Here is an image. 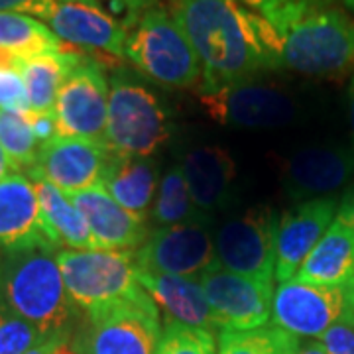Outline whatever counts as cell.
<instances>
[{"instance_id": "cell-12", "label": "cell", "mask_w": 354, "mask_h": 354, "mask_svg": "<svg viewBox=\"0 0 354 354\" xmlns=\"http://www.w3.org/2000/svg\"><path fill=\"white\" fill-rule=\"evenodd\" d=\"M85 354H156L162 337L160 311L150 295L87 315Z\"/></svg>"}, {"instance_id": "cell-36", "label": "cell", "mask_w": 354, "mask_h": 354, "mask_svg": "<svg viewBox=\"0 0 354 354\" xmlns=\"http://www.w3.org/2000/svg\"><path fill=\"white\" fill-rule=\"evenodd\" d=\"M26 118L30 122V128L34 132V136L38 138L39 146L48 144L57 136V124H55V116L53 113H26Z\"/></svg>"}, {"instance_id": "cell-23", "label": "cell", "mask_w": 354, "mask_h": 354, "mask_svg": "<svg viewBox=\"0 0 354 354\" xmlns=\"http://www.w3.org/2000/svg\"><path fill=\"white\" fill-rule=\"evenodd\" d=\"M354 278V230L333 221L323 239L305 258L295 279L317 286H342Z\"/></svg>"}, {"instance_id": "cell-32", "label": "cell", "mask_w": 354, "mask_h": 354, "mask_svg": "<svg viewBox=\"0 0 354 354\" xmlns=\"http://www.w3.org/2000/svg\"><path fill=\"white\" fill-rule=\"evenodd\" d=\"M0 111L20 114L30 113L28 93H26L20 69L0 67Z\"/></svg>"}, {"instance_id": "cell-11", "label": "cell", "mask_w": 354, "mask_h": 354, "mask_svg": "<svg viewBox=\"0 0 354 354\" xmlns=\"http://www.w3.org/2000/svg\"><path fill=\"white\" fill-rule=\"evenodd\" d=\"M197 279L221 330H250L270 323L274 283L234 274L216 260Z\"/></svg>"}, {"instance_id": "cell-14", "label": "cell", "mask_w": 354, "mask_h": 354, "mask_svg": "<svg viewBox=\"0 0 354 354\" xmlns=\"http://www.w3.org/2000/svg\"><path fill=\"white\" fill-rule=\"evenodd\" d=\"M354 179V146L311 144L291 152L281 165V185L291 201L323 199Z\"/></svg>"}, {"instance_id": "cell-15", "label": "cell", "mask_w": 354, "mask_h": 354, "mask_svg": "<svg viewBox=\"0 0 354 354\" xmlns=\"http://www.w3.org/2000/svg\"><path fill=\"white\" fill-rule=\"evenodd\" d=\"M46 24L65 44L124 57L127 26L99 0H57Z\"/></svg>"}, {"instance_id": "cell-39", "label": "cell", "mask_w": 354, "mask_h": 354, "mask_svg": "<svg viewBox=\"0 0 354 354\" xmlns=\"http://www.w3.org/2000/svg\"><path fill=\"white\" fill-rule=\"evenodd\" d=\"M65 337H67V335H53V337L46 339L41 344H38L36 348H32L30 353L26 354H51V351L55 348V344L62 341V339H65Z\"/></svg>"}, {"instance_id": "cell-7", "label": "cell", "mask_w": 354, "mask_h": 354, "mask_svg": "<svg viewBox=\"0 0 354 354\" xmlns=\"http://www.w3.org/2000/svg\"><path fill=\"white\" fill-rule=\"evenodd\" d=\"M339 321L354 323V278L342 286H317L299 279L279 283L274 290V327L299 339H319Z\"/></svg>"}, {"instance_id": "cell-43", "label": "cell", "mask_w": 354, "mask_h": 354, "mask_svg": "<svg viewBox=\"0 0 354 354\" xmlns=\"http://www.w3.org/2000/svg\"><path fill=\"white\" fill-rule=\"evenodd\" d=\"M341 2L346 6V8H348V10H353L354 12V0H341Z\"/></svg>"}, {"instance_id": "cell-27", "label": "cell", "mask_w": 354, "mask_h": 354, "mask_svg": "<svg viewBox=\"0 0 354 354\" xmlns=\"http://www.w3.org/2000/svg\"><path fill=\"white\" fill-rule=\"evenodd\" d=\"M150 218L160 228L209 221V216L203 215L191 199L189 187L185 183L179 164L171 165L160 179Z\"/></svg>"}, {"instance_id": "cell-38", "label": "cell", "mask_w": 354, "mask_h": 354, "mask_svg": "<svg viewBox=\"0 0 354 354\" xmlns=\"http://www.w3.org/2000/svg\"><path fill=\"white\" fill-rule=\"evenodd\" d=\"M14 174H20V171H18V167H16L12 160L6 156V152L0 148V183H2V181H6V179H8L10 176H14Z\"/></svg>"}, {"instance_id": "cell-30", "label": "cell", "mask_w": 354, "mask_h": 354, "mask_svg": "<svg viewBox=\"0 0 354 354\" xmlns=\"http://www.w3.org/2000/svg\"><path fill=\"white\" fill-rule=\"evenodd\" d=\"M156 354H216L215 333L165 321Z\"/></svg>"}, {"instance_id": "cell-24", "label": "cell", "mask_w": 354, "mask_h": 354, "mask_svg": "<svg viewBox=\"0 0 354 354\" xmlns=\"http://www.w3.org/2000/svg\"><path fill=\"white\" fill-rule=\"evenodd\" d=\"M30 179L34 181L41 218L53 244L59 250L62 246H67L69 250H99L85 216L81 215L69 195L41 177L30 176Z\"/></svg>"}, {"instance_id": "cell-20", "label": "cell", "mask_w": 354, "mask_h": 354, "mask_svg": "<svg viewBox=\"0 0 354 354\" xmlns=\"http://www.w3.org/2000/svg\"><path fill=\"white\" fill-rule=\"evenodd\" d=\"M191 199L205 216L225 211L234 201L236 164L221 146H193L179 160Z\"/></svg>"}, {"instance_id": "cell-26", "label": "cell", "mask_w": 354, "mask_h": 354, "mask_svg": "<svg viewBox=\"0 0 354 354\" xmlns=\"http://www.w3.org/2000/svg\"><path fill=\"white\" fill-rule=\"evenodd\" d=\"M62 46L64 41L41 20L24 14L0 12V51L30 59L44 53L64 51Z\"/></svg>"}, {"instance_id": "cell-10", "label": "cell", "mask_w": 354, "mask_h": 354, "mask_svg": "<svg viewBox=\"0 0 354 354\" xmlns=\"http://www.w3.org/2000/svg\"><path fill=\"white\" fill-rule=\"evenodd\" d=\"M109 81L95 59L79 57L59 87L53 116L57 136L83 138L104 146Z\"/></svg>"}, {"instance_id": "cell-34", "label": "cell", "mask_w": 354, "mask_h": 354, "mask_svg": "<svg viewBox=\"0 0 354 354\" xmlns=\"http://www.w3.org/2000/svg\"><path fill=\"white\" fill-rule=\"evenodd\" d=\"M109 12L122 20L124 26L134 22L140 14H144L150 8L162 6V0H99Z\"/></svg>"}, {"instance_id": "cell-8", "label": "cell", "mask_w": 354, "mask_h": 354, "mask_svg": "<svg viewBox=\"0 0 354 354\" xmlns=\"http://www.w3.org/2000/svg\"><path fill=\"white\" fill-rule=\"evenodd\" d=\"M199 102L209 118L241 130L286 127L297 116V102L288 91L254 79L199 91Z\"/></svg>"}, {"instance_id": "cell-22", "label": "cell", "mask_w": 354, "mask_h": 354, "mask_svg": "<svg viewBox=\"0 0 354 354\" xmlns=\"http://www.w3.org/2000/svg\"><path fill=\"white\" fill-rule=\"evenodd\" d=\"M101 185L120 207L148 221L158 183V165L148 158L113 156L104 167Z\"/></svg>"}, {"instance_id": "cell-3", "label": "cell", "mask_w": 354, "mask_h": 354, "mask_svg": "<svg viewBox=\"0 0 354 354\" xmlns=\"http://www.w3.org/2000/svg\"><path fill=\"white\" fill-rule=\"evenodd\" d=\"M0 299L46 337L67 335L75 311L55 252L46 248L0 254Z\"/></svg>"}, {"instance_id": "cell-31", "label": "cell", "mask_w": 354, "mask_h": 354, "mask_svg": "<svg viewBox=\"0 0 354 354\" xmlns=\"http://www.w3.org/2000/svg\"><path fill=\"white\" fill-rule=\"evenodd\" d=\"M50 339L0 299V354H26Z\"/></svg>"}, {"instance_id": "cell-37", "label": "cell", "mask_w": 354, "mask_h": 354, "mask_svg": "<svg viewBox=\"0 0 354 354\" xmlns=\"http://www.w3.org/2000/svg\"><path fill=\"white\" fill-rule=\"evenodd\" d=\"M337 218L354 230V187L342 197V201H339Z\"/></svg>"}, {"instance_id": "cell-13", "label": "cell", "mask_w": 354, "mask_h": 354, "mask_svg": "<svg viewBox=\"0 0 354 354\" xmlns=\"http://www.w3.org/2000/svg\"><path fill=\"white\" fill-rule=\"evenodd\" d=\"M142 272L199 278L215 262V236L207 223L162 227L134 250Z\"/></svg>"}, {"instance_id": "cell-42", "label": "cell", "mask_w": 354, "mask_h": 354, "mask_svg": "<svg viewBox=\"0 0 354 354\" xmlns=\"http://www.w3.org/2000/svg\"><path fill=\"white\" fill-rule=\"evenodd\" d=\"M346 101H348V124H351V134H353L354 140V77L351 79V85H348Z\"/></svg>"}, {"instance_id": "cell-25", "label": "cell", "mask_w": 354, "mask_h": 354, "mask_svg": "<svg viewBox=\"0 0 354 354\" xmlns=\"http://www.w3.org/2000/svg\"><path fill=\"white\" fill-rule=\"evenodd\" d=\"M81 55L67 51L44 53L38 57L22 59L20 75L24 81L32 113H53L55 99L67 73L73 69Z\"/></svg>"}, {"instance_id": "cell-41", "label": "cell", "mask_w": 354, "mask_h": 354, "mask_svg": "<svg viewBox=\"0 0 354 354\" xmlns=\"http://www.w3.org/2000/svg\"><path fill=\"white\" fill-rule=\"evenodd\" d=\"M234 2H239L242 6H246V8H250L254 12L262 14L274 2V0H234Z\"/></svg>"}, {"instance_id": "cell-5", "label": "cell", "mask_w": 354, "mask_h": 354, "mask_svg": "<svg viewBox=\"0 0 354 354\" xmlns=\"http://www.w3.org/2000/svg\"><path fill=\"white\" fill-rule=\"evenodd\" d=\"M124 57L165 87L187 88L203 81L201 62L187 34L164 4L140 14L127 26Z\"/></svg>"}, {"instance_id": "cell-1", "label": "cell", "mask_w": 354, "mask_h": 354, "mask_svg": "<svg viewBox=\"0 0 354 354\" xmlns=\"http://www.w3.org/2000/svg\"><path fill=\"white\" fill-rule=\"evenodd\" d=\"M171 12L201 62L199 91L281 69V36L262 14L234 0H174Z\"/></svg>"}, {"instance_id": "cell-18", "label": "cell", "mask_w": 354, "mask_h": 354, "mask_svg": "<svg viewBox=\"0 0 354 354\" xmlns=\"http://www.w3.org/2000/svg\"><path fill=\"white\" fill-rule=\"evenodd\" d=\"M59 248L50 239L34 181L26 174H14L0 183V250Z\"/></svg>"}, {"instance_id": "cell-16", "label": "cell", "mask_w": 354, "mask_h": 354, "mask_svg": "<svg viewBox=\"0 0 354 354\" xmlns=\"http://www.w3.org/2000/svg\"><path fill=\"white\" fill-rule=\"evenodd\" d=\"M337 211L339 201L335 197H323L299 203L279 216L274 270V279L278 283H286L295 278L305 258L337 218Z\"/></svg>"}, {"instance_id": "cell-6", "label": "cell", "mask_w": 354, "mask_h": 354, "mask_svg": "<svg viewBox=\"0 0 354 354\" xmlns=\"http://www.w3.org/2000/svg\"><path fill=\"white\" fill-rule=\"evenodd\" d=\"M65 290L87 315L148 295L138 281L134 250H69L55 252Z\"/></svg>"}, {"instance_id": "cell-9", "label": "cell", "mask_w": 354, "mask_h": 354, "mask_svg": "<svg viewBox=\"0 0 354 354\" xmlns=\"http://www.w3.org/2000/svg\"><path fill=\"white\" fill-rule=\"evenodd\" d=\"M278 216L270 207H254L228 218L215 232V258L246 278L274 283Z\"/></svg>"}, {"instance_id": "cell-21", "label": "cell", "mask_w": 354, "mask_h": 354, "mask_svg": "<svg viewBox=\"0 0 354 354\" xmlns=\"http://www.w3.org/2000/svg\"><path fill=\"white\" fill-rule=\"evenodd\" d=\"M138 281L152 297L153 304L164 309L167 321H176L209 333L221 330L197 278L165 276L138 270Z\"/></svg>"}, {"instance_id": "cell-2", "label": "cell", "mask_w": 354, "mask_h": 354, "mask_svg": "<svg viewBox=\"0 0 354 354\" xmlns=\"http://www.w3.org/2000/svg\"><path fill=\"white\" fill-rule=\"evenodd\" d=\"M262 16L281 36V69L321 77L354 67V18L341 8L319 0H274Z\"/></svg>"}, {"instance_id": "cell-28", "label": "cell", "mask_w": 354, "mask_h": 354, "mask_svg": "<svg viewBox=\"0 0 354 354\" xmlns=\"http://www.w3.org/2000/svg\"><path fill=\"white\" fill-rule=\"evenodd\" d=\"M301 339L266 325L250 330H221L216 354H295Z\"/></svg>"}, {"instance_id": "cell-4", "label": "cell", "mask_w": 354, "mask_h": 354, "mask_svg": "<svg viewBox=\"0 0 354 354\" xmlns=\"http://www.w3.org/2000/svg\"><path fill=\"white\" fill-rule=\"evenodd\" d=\"M171 124L162 101L136 73L116 69L109 79L104 146L113 156L150 158L165 146Z\"/></svg>"}, {"instance_id": "cell-17", "label": "cell", "mask_w": 354, "mask_h": 354, "mask_svg": "<svg viewBox=\"0 0 354 354\" xmlns=\"http://www.w3.org/2000/svg\"><path fill=\"white\" fill-rule=\"evenodd\" d=\"M106 146L83 138H55L39 148L36 165L26 176H38L64 193H77L99 185L109 164Z\"/></svg>"}, {"instance_id": "cell-35", "label": "cell", "mask_w": 354, "mask_h": 354, "mask_svg": "<svg viewBox=\"0 0 354 354\" xmlns=\"http://www.w3.org/2000/svg\"><path fill=\"white\" fill-rule=\"evenodd\" d=\"M57 0H0V12H14L32 16L36 20H48Z\"/></svg>"}, {"instance_id": "cell-33", "label": "cell", "mask_w": 354, "mask_h": 354, "mask_svg": "<svg viewBox=\"0 0 354 354\" xmlns=\"http://www.w3.org/2000/svg\"><path fill=\"white\" fill-rule=\"evenodd\" d=\"M317 341L327 354H354V323L339 321L325 330Z\"/></svg>"}, {"instance_id": "cell-19", "label": "cell", "mask_w": 354, "mask_h": 354, "mask_svg": "<svg viewBox=\"0 0 354 354\" xmlns=\"http://www.w3.org/2000/svg\"><path fill=\"white\" fill-rule=\"evenodd\" d=\"M67 195L85 216L99 250H134L148 241V221L120 207L101 183Z\"/></svg>"}, {"instance_id": "cell-40", "label": "cell", "mask_w": 354, "mask_h": 354, "mask_svg": "<svg viewBox=\"0 0 354 354\" xmlns=\"http://www.w3.org/2000/svg\"><path fill=\"white\" fill-rule=\"evenodd\" d=\"M295 354H327L325 348L321 346V342L315 339H309V341H301L299 348L295 351Z\"/></svg>"}, {"instance_id": "cell-29", "label": "cell", "mask_w": 354, "mask_h": 354, "mask_svg": "<svg viewBox=\"0 0 354 354\" xmlns=\"http://www.w3.org/2000/svg\"><path fill=\"white\" fill-rule=\"evenodd\" d=\"M0 148L12 160L20 174H30L34 169L41 146L26 114L0 111Z\"/></svg>"}]
</instances>
